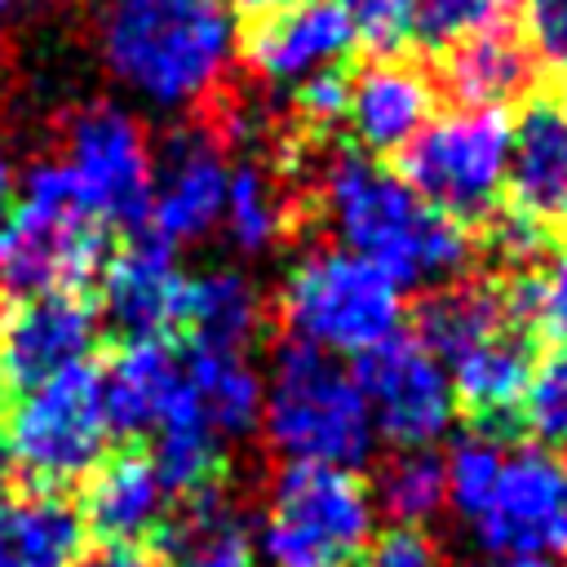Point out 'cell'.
I'll use <instances>...</instances> for the list:
<instances>
[{
    "instance_id": "obj_3",
    "label": "cell",
    "mask_w": 567,
    "mask_h": 567,
    "mask_svg": "<svg viewBox=\"0 0 567 567\" xmlns=\"http://www.w3.org/2000/svg\"><path fill=\"white\" fill-rule=\"evenodd\" d=\"M261 421L270 452L301 465L354 470L377 447V425L363 399L354 368L315 346L288 341L270 359V377H261Z\"/></svg>"
},
{
    "instance_id": "obj_26",
    "label": "cell",
    "mask_w": 567,
    "mask_h": 567,
    "mask_svg": "<svg viewBox=\"0 0 567 567\" xmlns=\"http://www.w3.org/2000/svg\"><path fill=\"white\" fill-rule=\"evenodd\" d=\"M261 319V297L252 279L235 266H213L204 275H186L182 319L190 350H248Z\"/></svg>"
},
{
    "instance_id": "obj_14",
    "label": "cell",
    "mask_w": 567,
    "mask_h": 567,
    "mask_svg": "<svg viewBox=\"0 0 567 567\" xmlns=\"http://www.w3.org/2000/svg\"><path fill=\"white\" fill-rule=\"evenodd\" d=\"M354 44V27L337 0H292L261 13L248 40H239L252 75L270 89H301L315 75L341 71Z\"/></svg>"
},
{
    "instance_id": "obj_25",
    "label": "cell",
    "mask_w": 567,
    "mask_h": 567,
    "mask_svg": "<svg viewBox=\"0 0 567 567\" xmlns=\"http://www.w3.org/2000/svg\"><path fill=\"white\" fill-rule=\"evenodd\" d=\"M84 545L80 505L40 487L0 501V567H66Z\"/></svg>"
},
{
    "instance_id": "obj_32",
    "label": "cell",
    "mask_w": 567,
    "mask_h": 567,
    "mask_svg": "<svg viewBox=\"0 0 567 567\" xmlns=\"http://www.w3.org/2000/svg\"><path fill=\"white\" fill-rule=\"evenodd\" d=\"M501 461H505V447L496 443L492 430H474V434H461L447 456H443V478H447V501L452 509L470 523L474 509L487 501L496 474H501Z\"/></svg>"
},
{
    "instance_id": "obj_7",
    "label": "cell",
    "mask_w": 567,
    "mask_h": 567,
    "mask_svg": "<svg viewBox=\"0 0 567 567\" xmlns=\"http://www.w3.org/2000/svg\"><path fill=\"white\" fill-rule=\"evenodd\" d=\"M509 120L505 111L452 106L403 146V182L443 217L474 226L487 221L505 195Z\"/></svg>"
},
{
    "instance_id": "obj_6",
    "label": "cell",
    "mask_w": 567,
    "mask_h": 567,
    "mask_svg": "<svg viewBox=\"0 0 567 567\" xmlns=\"http://www.w3.org/2000/svg\"><path fill=\"white\" fill-rule=\"evenodd\" d=\"M252 532L266 567H354L377 536L372 487L354 470L284 461Z\"/></svg>"
},
{
    "instance_id": "obj_1",
    "label": "cell",
    "mask_w": 567,
    "mask_h": 567,
    "mask_svg": "<svg viewBox=\"0 0 567 567\" xmlns=\"http://www.w3.org/2000/svg\"><path fill=\"white\" fill-rule=\"evenodd\" d=\"M235 0H106L97 53L106 75L151 111L204 106L239 58Z\"/></svg>"
},
{
    "instance_id": "obj_41",
    "label": "cell",
    "mask_w": 567,
    "mask_h": 567,
    "mask_svg": "<svg viewBox=\"0 0 567 567\" xmlns=\"http://www.w3.org/2000/svg\"><path fill=\"white\" fill-rule=\"evenodd\" d=\"M284 4H292V0H235V9H248V13H275Z\"/></svg>"
},
{
    "instance_id": "obj_27",
    "label": "cell",
    "mask_w": 567,
    "mask_h": 567,
    "mask_svg": "<svg viewBox=\"0 0 567 567\" xmlns=\"http://www.w3.org/2000/svg\"><path fill=\"white\" fill-rule=\"evenodd\" d=\"M146 461L159 474V483H164L168 496H195V492L213 487L217 465H221V439L195 412L190 394H182V403L173 408V416L151 434Z\"/></svg>"
},
{
    "instance_id": "obj_43",
    "label": "cell",
    "mask_w": 567,
    "mask_h": 567,
    "mask_svg": "<svg viewBox=\"0 0 567 567\" xmlns=\"http://www.w3.org/2000/svg\"><path fill=\"white\" fill-rule=\"evenodd\" d=\"M31 0H0V22H9V18H18L22 9H27Z\"/></svg>"
},
{
    "instance_id": "obj_13",
    "label": "cell",
    "mask_w": 567,
    "mask_h": 567,
    "mask_svg": "<svg viewBox=\"0 0 567 567\" xmlns=\"http://www.w3.org/2000/svg\"><path fill=\"white\" fill-rule=\"evenodd\" d=\"M97 341V310L80 292L18 297L0 315V377L31 390L58 372L89 363Z\"/></svg>"
},
{
    "instance_id": "obj_40",
    "label": "cell",
    "mask_w": 567,
    "mask_h": 567,
    "mask_svg": "<svg viewBox=\"0 0 567 567\" xmlns=\"http://www.w3.org/2000/svg\"><path fill=\"white\" fill-rule=\"evenodd\" d=\"M13 478H18V465H13V452H9L4 430H0V501L13 492Z\"/></svg>"
},
{
    "instance_id": "obj_16",
    "label": "cell",
    "mask_w": 567,
    "mask_h": 567,
    "mask_svg": "<svg viewBox=\"0 0 567 567\" xmlns=\"http://www.w3.org/2000/svg\"><path fill=\"white\" fill-rule=\"evenodd\" d=\"M102 275V323L124 341H164V332L182 319L186 275L173 248L155 239H137L124 252L106 257Z\"/></svg>"
},
{
    "instance_id": "obj_4",
    "label": "cell",
    "mask_w": 567,
    "mask_h": 567,
    "mask_svg": "<svg viewBox=\"0 0 567 567\" xmlns=\"http://www.w3.org/2000/svg\"><path fill=\"white\" fill-rule=\"evenodd\" d=\"M106 230L62 159H35L0 226V292H75L106 266Z\"/></svg>"
},
{
    "instance_id": "obj_15",
    "label": "cell",
    "mask_w": 567,
    "mask_h": 567,
    "mask_svg": "<svg viewBox=\"0 0 567 567\" xmlns=\"http://www.w3.org/2000/svg\"><path fill=\"white\" fill-rule=\"evenodd\" d=\"M434 115V80L403 62V58H377L346 75V115L359 155L385 159L403 155V146L430 124Z\"/></svg>"
},
{
    "instance_id": "obj_37",
    "label": "cell",
    "mask_w": 567,
    "mask_h": 567,
    "mask_svg": "<svg viewBox=\"0 0 567 567\" xmlns=\"http://www.w3.org/2000/svg\"><path fill=\"white\" fill-rule=\"evenodd\" d=\"M292 97H297V111H301L310 124H319V128L341 124V115H346V75H341V71L315 75V80H306L301 89H292Z\"/></svg>"
},
{
    "instance_id": "obj_29",
    "label": "cell",
    "mask_w": 567,
    "mask_h": 567,
    "mask_svg": "<svg viewBox=\"0 0 567 567\" xmlns=\"http://www.w3.org/2000/svg\"><path fill=\"white\" fill-rule=\"evenodd\" d=\"M217 226L248 257L279 244V235L288 226V213H284V199H279L275 177L257 159H244V164L230 168L226 199H221V221Z\"/></svg>"
},
{
    "instance_id": "obj_11",
    "label": "cell",
    "mask_w": 567,
    "mask_h": 567,
    "mask_svg": "<svg viewBox=\"0 0 567 567\" xmlns=\"http://www.w3.org/2000/svg\"><path fill=\"white\" fill-rule=\"evenodd\" d=\"M377 439L390 447H434L456 416V394L443 363L416 337H390L354 368Z\"/></svg>"
},
{
    "instance_id": "obj_36",
    "label": "cell",
    "mask_w": 567,
    "mask_h": 567,
    "mask_svg": "<svg viewBox=\"0 0 567 567\" xmlns=\"http://www.w3.org/2000/svg\"><path fill=\"white\" fill-rule=\"evenodd\" d=\"M354 567H443V554L421 527H390L368 540Z\"/></svg>"
},
{
    "instance_id": "obj_10",
    "label": "cell",
    "mask_w": 567,
    "mask_h": 567,
    "mask_svg": "<svg viewBox=\"0 0 567 567\" xmlns=\"http://www.w3.org/2000/svg\"><path fill=\"white\" fill-rule=\"evenodd\" d=\"M470 527L492 558L567 554V456L536 443L505 452L501 474Z\"/></svg>"
},
{
    "instance_id": "obj_18",
    "label": "cell",
    "mask_w": 567,
    "mask_h": 567,
    "mask_svg": "<svg viewBox=\"0 0 567 567\" xmlns=\"http://www.w3.org/2000/svg\"><path fill=\"white\" fill-rule=\"evenodd\" d=\"M97 381L111 434H155L186 394L182 354L168 341H124Z\"/></svg>"
},
{
    "instance_id": "obj_21",
    "label": "cell",
    "mask_w": 567,
    "mask_h": 567,
    "mask_svg": "<svg viewBox=\"0 0 567 567\" xmlns=\"http://www.w3.org/2000/svg\"><path fill=\"white\" fill-rule=\"evenodd\" d=\"M456 394V408H465L483 430H496L505 421H514L523 385L532 377V346L523 337V328H505L496 337H487L483 346L465 350L456 363L443 368Z\"/></svg>"
},
{
    "instance_id": "obj_2",
    "label": "cell",
    "mask_w": 567,
    "mask_h": 567,
    "mask_svg": "<svg viewBox=\"0 0 567 567\" xmlns=\"http://www.w3.org/2000/svg\"><path fill=\"white\" fill-rule=\"evenodd\" d=\"M319 213L337 248L381 266L399 288L434 292L470 270L474 244L461 221L434 213L394 168L341 151L319 173Z\"/></svg>"
},
{
    "instance_id": "obj_30",
    "label": "cell",
    "mask_w": 567,
    "mask_h": 567,
    "mask_svg": "<svg viewBox=\"0 0 567 567\" xmlns=\"http://www.w3.org/2000/svg\"><path fill=\"white\" fill-rule=\"evenodd\" d=\"M518 0H412V27L408 35L421 44V49H452L470 35H483V31H501L509 22Z\"/></svg>"
},
{
    "instance_id": "obj_28",
    "label": "cell",
    "mask_w": 567,
    "mask_h": 567,
    "mask_svg": "<svg viewBox=\"0 0 567 567\" xmlns=\"http://www.w3.org/2000/svg\"><path fill=\"white\" fill-rule=\"evenodd\" d=\"M394 527H425L447 505L443 456L434 447H394L377 474V496Z\"/></svg>"
},
{
    "instance_id": "obj_24",
    "label": "cell",
    "mask_w": 567,
    "mask_h": 567,
    "mask_svg": "<svg viewBox=\"0 0 567 567\" xmlns=\"http://www.w3.org/2000/svg\"><path fill=\"white\" fill-rule=\"evenodd\" d=\"M518 315L509 306V292H496L492 284H443L434 288L416 310V341L447 368L465 350L483 346L487 337L514 328Z\"/></svg>"
},
{
    "instance_id": "obj_42",
    "label": "cell",
    "mask_w": 567,
    "mask_h": 567,
    "mask_svg": "<svg viewBox=\"0 0 567 567\" xmlns=\"http://www.w3.org/2000/svg\"><path fill=\"white\" fill-rule=\"evenodd\" d=\"M487 567H558L554 558H492Z\"/></svg>"
},
{
    "instance_id": "obj_17",
    "label": "cell",
    "mask_w": 567,
    "mask_h": 567,
    "mask_svg": "<svg viewBox=\"0 0 567 567\" xmlns=\"http://www.w3.org/2000/svg\"><path fill=\"white\" fill-rule=\"evenodd\" d=\"M505 190H514V208L532 221L558 217L567 199V102L563 97H527L518 120L509 124V173Z\"/></svg>"
},
{
    "instance_id": "obj_39",
    "label": "cell",
    "mask_w": 567,
    "mask_h": 567,
    "mask_svg": "<svg viewBox=\"0 0 567 567\" xmlns=\"http://www.w3.org/2000/svg\"><path fill=\"white\" fill-rule=\"evenodd\" d=\"M13 195H18V177H13V164H9V155L0 151V226H4L9 208H13Z\"/></svg>"
},
{
    "instance_id": "obj_22",
    "label": "cell",
    "mask_w": 567,
    "mask_h": 567,
    "mask_svg": "<svg viewBox=\"0 0 567 567\" xmlns=\"http://www.w3.org/2000/svg\"><path fill=\"white\" fill-rule=\"evenodd\" d=\"M439 80L456 106L505 111V102L527 93L532 58H527L523 40H514L509 27H501V31H483V35H470V40L443 49Z\"/></svg>"
},
{
    "instance_id": "obj_35",
    "label": "cell",
    "mask_w": 567,
    "mask_h": 567,
    "mask_svg": "<svg viewBox=\"0 0 567 567\" xmlns=\"http://www.w3.org/2000/svg\"><path fill=\"white\" fill-rule=\"evenodd\" d=\"M354 27V40L368 44L381 58H394L403 49L412 27V0H337Z\"/></svg>"
},
{
    "instance_id": "obj_9",
    "label": "cell",
    "mask_w": 567,
    "mask_h": 567,
    "mask_svg": "<svg viewBox=\"0 0 567 567\" xmlns=\"http://www.w3.org/2000/svg\"><path fill=\"white\" fill-rule=\"evenodd\" d=\"M151 142L120 102H84L62 120V168L106 226H142L151 195Z\"/></svg>"
},
{
    "instance_id": "obj_44",
    "label": "cell",
    "mask_w": 567,
    "mask_h": 567,
    "mask_svg": "<svg viewBox=\"0 0 567 567\" xmlns=\"http://www.w3.org/2000/svg\"><path fill=\"white\" fill-rule=\"evenodd\" d=\"M558 217H563V226H567V199H563V208H558Z\"/></svg>"
},
{
    "instance_id": "obj_5",
    "label": "cell",
    "mask_w": 567,
    "mask_h": 567,
    "mask_svg": "<svg viewBox=\"0 0 567 567\" xmlns=\"http://www.w3.org/2000/svg\"><path fill=\"white\" fill-rule=\"evenodd\" d=\"M279 319L288 341L337 359H363L403 328V288L346 248L301 252L279 284Z\"/></svg>"
},
{
    "instance_id": "obj_38",
    "label": "cell",
    "mask_w": 567,
    "mask_h": 567,
    "mask_svg": "<svg viewBox=\"0 0 567 567\" xmlns=\"http://www.w3.org/2000/svg\"><path fill=\"white\" fill-rule=\"evenodd\" d=\"M66 567H159V563L142 545H97L89 554H75Z\"/></svg>"
},
{
    "instance_id": "obj_23",
    "label": "cell",
    "mask_w": 567,
    "mask_h": 567,
    "mask_svg": "<svg viewBox=\"0 0 567 567\" xmlns=\"http://www.w3.org/2000/svg\"><path fill=\"white\" fill-rule=\"evenodd\" d=\"M182 381L195 403V412L208 421V430L226 439H248L261 421V372L252 368L248 350H186Z\"/></svg>"
},
{
    "instance_id": "obj_34",
    "label": "cell",
    "mask_w": 567,
    "mask_h": 567,
    "mask_svg": "<svg viewBox=\"0 0 567 567\" xmlns=\"http://www.w3.org/2000/svg\"><path fill=\"white\" fill-rule=\"evenodd\" d=\"M518 13L527 58L549 75H567V0H518Z\"/></svg>"
},
{
    "instance_id": "obj_33",
    "label": "cell",
    "mask_w": 567,
    "mask_h": 567,
    "mask_svg": "<svg viewBox=\"0 0 567 567\" xmlns=\"http://www.w3.org/2000/svg\"><path fill=\"white\" fill-rule=\"evenodd\" d=\"M518 323H532L540 337L567 346V252L540 257L523 270L518 288L509 292Z\"/></svg>"
},
{
    "instance_id": "obj_31",
    "label": "cell",
    "mask_w": 567,
    "mask_h": 567,
    "mask_svg": "<svg viewBox=\"0 0 567 567\" xmlns=\"http://www.w3.org/2000/svg\"><path fill=\"white\" fill-rule=\"evenodd\" d=\"M514 416L527 425L536 447L567 456V346H558L554 354L532 363V377L523 385Z\"/></svg>"
},
{
    "instance_id": "obj_20",
    "label": "cell",
    "mask_w": 567,
    "mask_h": 567,
    "mask_svg": "<svg viewBox=\"0 0 567 567\" xmlns=\"http://www.w3.org/2000/svg\"><path fill=\"white\" fill-rule=\"evenodd\" d=\"M159 567H257L252 518L217 487L186 496V505L159 523Z\"/></svg>"
},
{
    "instance_id": "obj_8",
    "label": "cell",
    "mask_w": 567,
    "mask_h": 567,
    "mask_svg": "<svg viewBox=\"0 0 567 567\" xmlns=\"http://www.w3.org/2000/svg\"><path fill=\"white\" fill-rule=\"evenodd\" d=\"M4 443L13 452L18 474L35 478L40 487H62L89 478L111 443V421L102 408V381L89 363L58 372L31 390L9 412Z\"/></svg>"
},
{
    "instance_id": "obj_12",
    "label": "cell",
    "mask_w": 567,
    "mask_h": 567,
    "mask_svg": "<svg viewBox=\"0 0 567 567\" xmlns=\"http://www.w3.org/2000/svg\"><path fill=\"white\" fill-rule=\"evenodd\" d=\"M230 164L221 155V142L213 128L186 124L164 137L159 155L151 159V195H146V239L164 248L199 244L221 221Z\"/></svg>"
},
{
    "instance_id": "obj_19",
    "label": "cell",
    "mask_w": 567,
    "mask_h": 567,
    "mask_svg": "<svg viewBox=\"0 0 567 567\" xmlns=\"http://www.w3.org/2000/svg\"><path fill=\"white\" fill-rule=\"evenodd\" d=\"M84 532H97L102 545H137L168 518V492L151 470L146 452L102 456L89 474V492L80 505Z\"/></svg>"
}]
</instances>
